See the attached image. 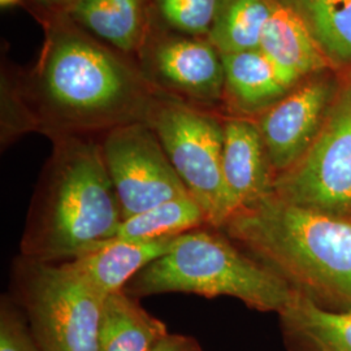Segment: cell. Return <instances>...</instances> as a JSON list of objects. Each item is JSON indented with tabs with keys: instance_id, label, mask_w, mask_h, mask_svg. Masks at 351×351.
I'll return each mask as SVG.
<instances>
[{
	"instance_id": "cell-1",
	"label": "cell",
	"mask_w": 351,
	"mask_h": 351,
	"mask_svg": "<svg viewBox=\"0 0 351 351\" xmlns=\"http://www.w3.org/2000/svg\"><path fill=\"white\" fill-rule=\"evenodd\" d=\"M226 234L320 306L351 310V220L275 194L233 213Z\"/></svg>"
},
{
	"instance_id": "cell-2",
	"label": "cell",
	"mask_w": 351,
	"mask_h": 351,
	"mask_svg": "<svg viewBox=\"0 0 351 351\" xmlns=\"http://www.w3.org/2000/svg\"><path fill=\"white\" fill-rule=\"evenodd\" d=\"M123 220L101 145L78 136L56 138L29 207L20 255L72 261L114 239Z\"/></svg>"
},
{
	"instance_id": "cell-3",
	"label": "cell",
	"mask_w": 351,
	"mask_h": 351,
	"mask_svg": "<svg viewBox=\"0 0 351 351\" xmlns=\"http://www.w3.org/2000/svg\"><path fill=\"white\" fill-rule=\"evenodd\" d=\"M156 98L111 53L77 36L58 38L27 103L53 138L147 121Z\"/></svg>"
},
{
	"instance_id": "cell-4",
	"label": "cell",
	"mask_w": 351,
	"mask_h": 351,
	"mask_svg": "<svg viewBox=\"0 0 351 351\" xmlns=\"http://www.w3.org/2000/svg\"><path fill=\"white\" fill-rule=\"evenodd\" d=\"M124 290L138 300L167 293L232 297L252 310L277 315L295 294L274 269L213 226L177 237L171 250L142 269Z\"/></svg>"
},
{
	"instance_id": "cell-5",
	"label": "cell",
	"mask_w": 351,
	"mask_h": 351,
	"mask_svg": "<svg viewBox=\"0 0 351 351\" xmlns=\"http://www.w3.org/2000/svg\"><path fill=\"white\" fill-rule=\"evenodd\" d=\"M11 289L43 351H99L104 297L71 261L42 262L19 255Z\"/></svg>"
},
{
	"instance_id": "cell-6",
	"label": "cell",
	"mask_w": 351,
	"mask_h": 351,
	"mask_svg": "<svg viewBox=\"0 0 351 351\" xmlns=\"http://www.w3.org/2000/svg\"><path fill=\"white\" fill-rule=\"evenodd\" d=\"M146 123L210 226L221 229L230 217L223 178L224 120L197 104L156 98Z\"/></svg>"
},
{
	"instance_id": "cell-7",
	"label": "cell",
	"mask_w": 351,
	"mask_h": 351,
	"mask_svg": "<svg viewBox=\"0 0 351 351\" xmlns=\"http://www.w3.org/2000/svg\"><path fill=\"white\" fill-rule=\"evenodd\" d=\"M275 195L351 220V82L339 88L313 146L298 163L277 176Z\"/></svg>"
},
{
	"instance_id": "cell-8",
	"label": "cell",
	"mask_w": 351,
	"mask_h": 351,
	"mask_svg": "<svg viewBox=\"0 0 351 351\" xmlns=\"http://www.w3.org/2000/svg\"><path fill=\"white\" fill-rule=\"evenodd\" d=\"M101 147L124 219L159 203L189 195L147 123L113 128L107 132Z\"/></svg>"
},
{
	"instance_id": "cell-9",
	"label": "cell",
	"mask_w": 351,
	"mask_h": 351,
	"mask_svg": "<svg viewBox=\"0 0 351 351\" xmlns=\"http://www.w3.org/2000/svg\"><path fill=\"white\" fill-rule=\"evenodd\" d=\"M339 91L330 80H311L255 117L276 177L298 163L313 146Z\"/></svg>"
},
{
	"instance_id": "cell-10",
	"label": "cell",
	"mask_w": 351,
	"mask_h": 351,
	"mask_svg": "<svg viewBox=\"0 0 351 351\" xmlns=\"http://www.w3.org/2000/svg\"><path fill=\"white\" fill-rule=\"evenodd\" d=\"M223 178L230 216L275 194L276 175L255 119H224Z\"/></svg>"
},
{
	"instance_id": "cell-11",
	"label": "cell",
	"mask_w": 351,
	"mask_h": 351,
	"mask_svg": "<svg viewBox=\"0 0 351 351\" xmlns=\"http://www.w3.org/2000/svg\"><path fill=\"white\" fill-rule=\"evenodd\" d=\"M155 64L164 82L190 101L215 104L224 98V65L213 43L189 39L167 42L156 50Z\"/></svg>"
},
{
	"instance_id": "cell-12",
	"label": "cell",
	"mask_w": 351,
	"mask_h": 351,
	"mask_svg": "<svg viewBox=\"0 0 351 351\" xmlns=\"http://www.w3.org/2000/svg\"><path fill=\"white\" fill-rule=\"evenodd\" d=\"M221 59L226 75L224 98L234 113L232 116L255 119L300 85L259 49L224 53Z\"/></svg>"
},
{
	"instance_id": "cell-13",
	"label": "cell",
	"mask_w": 351,
	"mask_h": 351,
	"mask_svg": "<svg viewBox=\"0 0 351 351\" xmlns=\"http://www.w3.org/2000/svg\"><path fill=\"white\" fill-rule=\"evenodd\" d=\"M176 239L177 237L142 242L114 237L98 243L71 262L106 298L124 290L142 269L171 250Z\"/></svg>"
},
{
	"instance_id": "cell-14",
	"label": "cell",
	"mask_w": 351,
	"mask_h": 351,
	"mask_svg": "<svg viewBox=\"0 0 351 351\" xmlns=\"http://www.w3.org/2000/svg\"><path fill=\"white\" fill-rule=\"evenodd\" d=\"M259 50L295 84H300L308 73L319 72L328 65L326 55L301 12L280 1L272 3Z\"/></svg>"
},
{
	"instance_id": "cell-15",
	"label": "cell",
	"mask_w": 351,
	"mask_h": 351,
	"mask_svg": "<svg viewBox=\"0 0 351 351\" xmlns=\"http://www.w3.org/2000/svg\"><path fill=\"white\" fill-rule=\"evenodd\" d=\"M278 317L289 351H351V310H330L295 291Z\"/></svg>"
},
{
	"instance_id": "cell-16",
	"label": "cell",
	"mask_w": 351,
	"mask_h": 351,
	"mask_svg": "<svg viewBox=\"0 0 351 351\" xmlns=\"http://www.w3.org/2000/svg\"><path fill=\"white\" fill-rule=\"evenodd\" d=\"M168 333L162 320L147 313L125 290L103 301L99 351H150Z\"/></svg>"
},
{
	"instance_id": "cell-17",
	"label": "cell",
	"mask_w": 351,
	"mask_h": 351,
	"mask_svg": "<svg viewBox=\"0 0 351 351\" xmlns=\"http://www.w3.org/2000/svg\"><path fill=\"white\" fill-rule=\"evenodd\" d=\"M204 226H211L201 206L182 195L124 219L116 237L142 242L175 239Z\"/></svg>"
},
{
	"instance_id": "cell-18",
	"label": "cell",
	"mask_w": 351,
	"mask_h": 351,
	"mask_svg": "<svg viewBox=\"0 0 351 351\" xmlns=\"http://www.w3.org/2000/svg\"><path fill=\"white\" fill-rule=\"evenodd\" d=\"M268 0H223L210 39L221 55L258 50L271 14Z\"/></svg>"
},
{
	"instance_id": "cell-19",
	"label": "cell",
	"mask_w": 351,
	"mask_h": 351,
	"mask_svg": "<svg viewBox=\"0 0 351 351\" xmlns=\"http://www.w3.org/2000/svg\"><path fill=\"white\" fill-rule=\"evenodd\" d=\"M77 19L119 50H133L141 39L143 12L139 0H77Z\"/></svg>"
},
{
	"instance_id": "cell-20",
	"label": "cell",
	"mask_w": 351,
	"mask_h": 351,
	"mask_svg": "<svg viewBox=\"0 0 351 351\" xmlns=\"http://www.w3.org/2000/svg\"><path fill=\"white\" fill-rule=\"evenodd\" d=\"M300 7L328 62L351 63V0H300Z\"/></svg>"
},
{
	"instance_id": "cell-21",
	"label": "cell",
	"mask_w": 351,
	"mask_h": 351,
	"mask_svg": "<svg viewBox=\"0 0 351 351\" xmlns=\"http://www.w3.org/2000/svg\"><path fill=\"white\" fill-rule=\"evenodd\" d=\"M223 0H159L165 21L193 36L210 34Z\"/></svg>"
},
{
	"instance_id": "cell-22",
	"label": "cell",
	"mask_w": 351,
	"mask_h": 351,
	"mask_svg": "<svg viewBox=\"0 0 351 351\" xmlns=\"http://www.w3.org/2000/svg\"><path fill=\"white\" fill-rule=\"evenodd\" d=\"M0 351H43L23 308L11 294L0 300Z\"/></svg>"
},
{
	"instance_id": "cell-23",
	"label": "cell",
	"mask_w": 351,
	"mask_h": 351,
	"mask_svg": "<svg viewBox=\"0 0 351 351\" xmlns=\"http://www.w3.org/2000/svg\"><path fill=\"white\" fill-rule=\"evenodd\" d=\"M150 351H203L198 341L190 336L167 333Z\"/></svg>"
},
{
	"instance_id": "cell-24",
	"label": "cell",
	"mask_w": 351,
	"mask_h": 351,
	"mask_svg": "<svg viewBox=\"0 0 351 351\" xmlns=\"http://www.w3.org/2000/svg\"><path fill=\"white\" fill-rule=\"evenodd\" d=\"M17 0H0V3H1V5L4 7V5H10V4H13V3H16Z\"/></svg>"
},
{
	"instance_id": "cell-25",
	"label": "cell",
	"mask_w": 351,
	"mask_h": 351,
	"mask_svg": "<svg viewBox=\"0 0 351 351\" xmlns=\"http://www.w3.org/2000/svg\"><path fill=\"white\" fill-rule=\"evenodd\" d=\"M50 1H59V0H50Z\"/></svg>"
}]
</instances>
